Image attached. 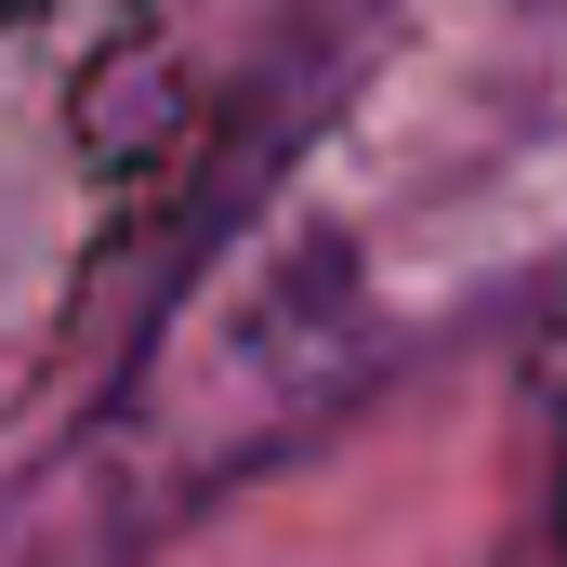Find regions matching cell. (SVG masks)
Listing matches in <instances>:
<instances>
[{"instance_id": "obj_1", "label": "cell", "mask_w": 567, "mask_h": 567, "mask_svg": "<svg viewBox=\"0 0 567 567\" xmlns=\"http://www.w3.org/2000/svg\"><path fill=\"white\" fill-rule=\"evenodd\" d=\"M383 383V303L343 238H212L106 357L80 435L0 502V567H145Z\"/></svg>"}, {"instance_id": "obj_2", "label": "cell", "mask_w": 567, "mask_h": 567, "mask_svg": "<svg viewBox=\"0 0 567 567\" xmlns=\"http://www.w3.org/2000/svg\"><path fill=\"white\" fill-rule=\"evenodd\" d=\"M542 567H567V330H555V370H542Z\"/></svg>"}]
</instances>
